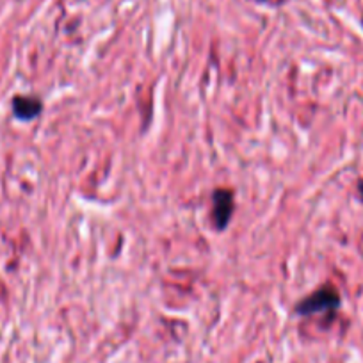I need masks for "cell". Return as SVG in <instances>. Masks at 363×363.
Segmentation results:
<instances>
[{
  "label": "cell",
  "mask_w": 363,
  "mask_h": 363,
  "mask_svg": "<svg viewBox=\"0 0 363 363\" xmlns=\"http://www.w3.org/2000/svg\"><path fill=\"white\" fill-rule=\"evenodd\" d=\"M340 306V294L335 287L326 285V287H320L319 291L312 292L308 298L303 299L298 306H296V312L299 315H312V313H320L328 312V310H337Z\"/></svg>",
  "instance_id": "6da1fadb"
},
{
  "label": "cell",
  "mask_w": 363,
  "mask_h": 363,
  "mask_svg": "<svg viewBox=\"0 0 363 363\" xmlns=\"http://www.w3.org/2000/svg\"><path fill=\"white\" fill-rule=\"evenodd\" d=\"M233 214V193L228 189H218L212 196V223L218 230L228 226Z\"/></svg>",
  "instance_id": "7a4b0ae2"
},
{
  "label": "cell",
  "mask_w": 363,
  "mask_h": 363,
  "mask_svg": "<svg viewBox=\"0 0 363 363\" xmlns=\"http://www.w3.org/2000/svg\"><path fill=\"white\" fill-rule=\"evenodd\" d=\"M41 100L34 99V96H16L13 100V111H15L16 118L20 120H33L41 113Z\"/></svg>",
  "instance_id": "3957f363"
}]
</instances>
